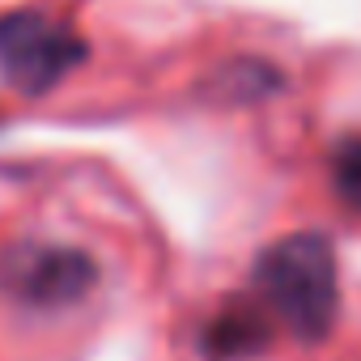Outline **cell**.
Instances as JSON below:
<instances>
[{
    "mask_svg": "<svg viewBox=\"0 0 361 361\" xmlns=\"http://www.w3.org/2000/svg\"><path fill=\"white\" fill-rule=\"evenodd\" d=\"M251 281L264 310L281 319L298 340L319 344L331 336L340 310V272H336V247L323 234L298 230L268 243L255 255Z\"/></svg>",
    "mask_w": 361,
    "mask_h": 361,
    "instance_id": "1",
    "label": "cell"
},
{
    "mask_svg": "<svg viewBox=\"0 0 361 361\" xmlns=\"http://www.w3.org/2000/svg\"><path fill=\"white\" fill-rule=\"evenodd\" d=\"M90 56V43L43 13H5L0 18V73L22 94H51L68 73Z\"/></svg>",
    "mask_w": 361,
    "mask_h": 361,
    "instance_id": "2",
    "label": "cell"
},
{
    "mask_svg": "<svg viewBox=\"0 0 361 361\" xmlns=\"http://www.w3.org/2000/svg\"><path fill=\"white\" fill-rule=\"evenodd\" d=\"M0 281H5V289L13 298H22L26 306L56 310V306L81 302L94 289L98 268L77 247H22V251L5 255Z\"/></svg>",
    "mask_w": 361,
    "mask_h": 361,
    "instance_id": "3",
    "label": "cell"
},
{
    "mask_svg": "<svg viewBox=\"0 0 361 361\" xmlns=\"http://www.w3.org/2000/svg\"><path fill=\"white\" fill-rule=\"evenodd\" d=\"M272 314L264 310V302L251 298H234L226 302L209 327H204V353L213 361H251L259 353H268L272 344Z\"/></svg>",
    "mask_w": 361,
    "mask_h": 361,
    "instance_id": "4",
    "label": "cell"
},
{
    "mask_svg": "<svg viewBox=\"0 0 361 361\" xmlns=\"http://www.w3.org/2000/svg\"><path fill=\"white\" fill-rule=\"evenodd\" d=\"M226 102H255V98H264V94H276L281 85H285V77L272 68V64H264V60H230V64H221L217 68V77L209 81Z\"/></svg>",
    "mask_w": 361,
    "mask_h": 361,
    "instance_id": "5",
    "label": "cell"
},
{
    "mask_svg": "<svg viewBox=\"0 0 361 361\" xmlns=\"http://www.w3.org/2000/svg\"><path fill=\"white\" fill-rule=\"evenodd\" d=\"M327 166H331V192L344 209L361 213V132H348L331 145L327 153Z\"/></svg>",
    "mask_w": 361,
    "mask_h": 361,
    "instance_id": "6",
    "label": "cell"
}]
</instances>
